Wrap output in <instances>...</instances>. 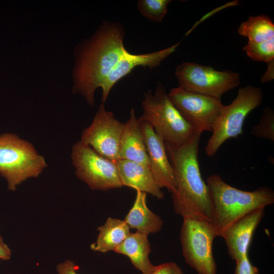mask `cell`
<instances>
[{"label": "cell", "mask_w": 274, "mask_h": 274, "mask_svg": "<svg viewBox=\"0 0 274 274\" xmlns=\"http://www.w3.org/2000/svg\"><path fill=\"white\" fill-rule=\"evenodd\" d=\"M99 234L90 248L94 251L106 253L115 251L130 234V228L124 220L109 217L106 223L97 228Z\"/></svg>", "instance_id": "19"}, {"label": "cell", "mask_w": 274, "mask_h": 274, "mask_svg": "<svg viewBox=\"0 0 274 274\" xmlns=\"http://www.w3.org/2000/svg\"><path fill=\"white\" fill-rule=\"evenodd\" d=\"M265 208L255 210L233 223L225 231L224 238L228 253L235 261L248 255L253 236L264 214Z\"/></svg>", "instance_id": "14"}, {"label": "cell", "mask_w": 274, "mask_h": 274, "mask_svg": "<svg viewBox=\"0 0 274 274\" xmlns=\"http://www.w3.org/2000/svg\"><path fill=\"white\" fill-rule=\"evenodd\" d=\"M213 207V225L217 236L222 237L235 221L249 213L274 202V192L268 187L244 191L226 183L218 175L210 176L206 182Z\"/></svg>", "instance_id": "3"}, {"label": "cell", "mask_w": 274, "mask_h": 274, "mask_svg": "<svg viewBox=\"0 0 274 274\" xmlns=\"http://www.w3.org/2000/svg\"><path fill=\"white\" fill-rule=\"evenodd\" d=\"M170 0H139L137 9L140 13L149 20L161 22L167 11Z\"/></svg>", "instance_id": "21"}, {"label": "cell", "mask_w": 274, "mask_h": 274, "mask_svg": "<svg viewBox=\"0 0 274 274\" xmlns=\"http://www.w3.org/2000/svg\"><path fill=\"white\" fill-rule=\"evenodd\" d=\"M251 133L256 138L274 141V112L270 108L263 110L259 123L252 128Z\"/></svg>", "instance_id": "23"}, {"label": "cell", "mask_w": 274, "mask_h": 274, "mask_svg": "<svg viewBox=\"0 0 274 274\" xmlns=\"http://www.w3.org/2000/svg\"><path fill=\"white\" fill-rule=\"evenodd\" d=\"M151 274H184L182 270L175 262H169L156 266Z\"/></svg>", "instance_id": "25"}, {"label": "cell", "mask_w": 274, "mask_h": 274, "mask_svg": "<svg viewBox=\"0 0 274 274\" xmlns=\"http://www.w3.org/2000/svg\"><path fill=\"white\" fill-rule=\"evenodd\" d=\"M167 95L182 117L196 131H212L224 106L221 97L189 90L180 86L172 88Z\"/></svg>", "instance_id": "10"}, {"label": "cell", "mask_w": 274, "mask_h": 274, "mask_svg": "<svg viewBox=\"0 0 274 274\" xmlns=\"http://www.w3.org/2000/svg\"><path fill=\"white\" fill-rule=\"evenodd\" d=\"M148 234L136 231L130 233L127 238L118 246L114 252L127 256L132 265L143 274H151L156 266L150 261L151 252Z\"/></svg>", "instance_id": "17"}, {"label": "cell", "mask_w": 274, "mask_h": 274, "mask_svg": "<svg viewBox=\"0 0 274 274\" xmlns=\"http://www.w3.org/2000/svg\"><path fill=\"white\" fill-rule=\"evenodd\" d=\"M116 164L123 186L149 193L159 199L164 198V194L149 166L123 159L117 161Z\"/></svg>", "instance_id": "15"}, {"label": "cell", "mask_w": 274, "mask_h": 274, "mask_svg": "<svg viewBox=\"0 0 274 274\" xmlns=\"http://www.w3.org/2000/svg\"><path fill=\"white\" fill-rule=\"evenodd\" d=\"M267 67L261 78V82L266 83L274 79V60L267 63Z\"/></svg>", "instance_id": "27"}, {"label": "cell", "mask_w": 274, "mask_h": 274, "mask_svg": "<svg viewBox=\"0 0 274 274\" xmlns=\"http://www.w3.org/2000/svg\"><path fill=\"white\" fill-rule=\"evenodd\" d=\"M119 160H127L149 167L143 132L134 109H131L129 118L124 123L121 137Z\"/></svg>", "instance_id": "16"}, {"label": "cell", "mask_w": 274, "mask_h": 274, "mask_svg": "<svg viewBox=\"0 0 274 274\" xmlns=\"http://www.w3.org/2000/svg\"><path fill=\"white\" fill-rule=\"evenodd\" d=\"M104 104L100 105L91 124L83 131L80 141L101 156L116 162L119 160L124 123L117 120L112 112L107 111Z\"/></svg>", "instance_id": "11"}, {"label": "cell", "mask_w": 274, "mask_h": 274, "mask_svg": "<svg viewBox=\"0 0 274 274\" xmlns=\"http://www.w3.org/2000/svg\"><path fill=\"white\" fill-rule=\"evenodd\" d=\"M263 94L257 87L246 85L238 89L237 96L228 105H224L205 147L206 154L213 157L227 140L243 133L246 117L259 106Z\"/></svg>", "instance_id": "6"}, {"label": "cell", "mask_w": 274, "mask_h": 274, "mask_svg": "<svg viewBox=\"0 0 274 274\" xmlns=\"http://www.w3.org/2000/svg\"><path fill=\"white\" fill-rule=\"evenodd\" d=\"M201 133L196 131L179 147L165 146L177 184L172 194L175 212L183 218L205 220L213 224V207L207 183L202 179L198 160Z\"/></svg>", "instance_id": "2"}, {"label": "cell", "mask_w": 274, "mask_h": 274, "mask_svg": "<svg viewBox=\"0 0 274 274\" xmlns=\"http://www.w3.org/2000/svg\"><path fill=\"white\" fill-rule=\"evenodd\" d=\"M146 199V193L136 191L134 203L124 221L129 228L149 234L160 231L163 222L159 215L148 209Z\"/></svg>", "instance_id": "18"}, {"label": "cell", "mask_w": 274, "mask_h": 274, "mask_svg": "<svg viewBox=\"0 0 274 274\" xmlns=\"http://www.w3.org/2000/svg\"><path fill=\"white\" fill-rule=\"evenodd\" d=\"M139 122L146 148L149 167L159 186L161 188H166L172 194L176 191L177 184L165 144L150 124L145 121Z\"/></svg>", "instance_id": "13"}, {"label": "cell", "mask_w": 274, "mask_h": 274, "mask_svg": "<svg viewBox=\"0 0 274 274\" xmlns=\"http://www.w3.org/2000/svg\"><path fill=\"white\" fill-rule=\"evenodd\" d=\"M179 45L180 42L160 50L141 54H132L125 49L100 86L102 89L101 103L105 104L115 84L133 69L139 66L150 69L159 66L176 51Z\"/></svg>", "instance_id": "12"}, {"label": "cell", "mask_w": 274, "mask_h": 274, "mask_svg": "<svg viewBox=\"0 0 274 274\" xmlns=\"http://www.w3.org/2000/svg\"><path fill=\"white\" fill-rule=\"evenodd\" d=\"M142 107L139 120L150 124L165 146H181L196 132L170 100L161 83H157L154 92L148 90L144 93Z\"/></svg>", "instance_id": "4"}, {"label": "cell", "mask_w": 274, "mask_h": 274, "mask_svg": "<svg viewBox=\"0 0 274 274\" xmlns=\"http://www.w3.org/2000/svg\"><path fill=\"white\" fill-rule=\"evenodd\" d=\"M47 166L28 142L11 133L0 135V175L7 181L8 190L15 191L27 179L38 177Z\"/></svg>", "instance_id": "5"}, {"label": "cell", "mask_w": 274, "mask_h": 274, "mask_svg": "<svg viewBox=\"0 0 274 274\" xmlns=\"http://www.w3.org/2000/svg\"><path fill=\"white\" fill-rule=\"evenodd\" d=\"M238 34L247 37L248 41L259 43L274 38V24L266 15L250 16L241 23Z\"/></svg>", "instance_id": "20"}, {"label": "cell", "mask_w": 274, "mask_h": 274, "mask_svg": "<svg viewBox=\"0 0 274 274\" xmlns=\"http://www.w3.org/2000/svg\"><path fill=\"white\" fill-rule=\"evenodd\" d=\"M125 33L120 23L104 21L90 38L75 49L73 91L81 94L92 106L95 90L126 49Z\"/></svg>", "instance_id": "1"}, {"label": "cell", "mask_w": 274, "mask_h": 274, "mask_svg": "<svg viewBox=\"0 0 274 274\" xmlns=\"http://www.w3.org/2000/svg\"><path fill=\"white\" fill-rule=\"evenodd\" d=\"M71 157L77 176L91 189L107 191L123 186L116 162L101 156L80 141L73 146Z\"/></svg>", "instance_id": "8"}, {"label": "cell", "mask_w": 274, "mask_h": 274, "mask_svg": "<svg viewBox=\"0 0 274 274\" xmlns=\"http://www.w3.org/2000/svg\"><path fill=\"white\" fill-rule=\"evenodd\" d=\"M234 274H258V268L251 262L248 255L236 261Z\"/></svg>", "instance_id": "24"}, {"label": "cell", "mask_w": 274, "mask_h": 274, "mask_svg": "<svg viewBox=\"0 0 274 274\" xmlns=\"http://www.w3.org/2000/svg\"><path fill=\"white\" fill-rule=\"evenodd\" d=\"M179 86L189 90L221 97L239 84L240 76L231 71H218L195 62H184L175 70Z\"/></svg>", "instance_id": "9"}, {"label": "cell", "mask_w": 274, "mask_h": 274, "mask_svg": "<svg viewBox=\"0 0 274 274\" xmlns=\"http://www.w3.org/2000/svg\"><path fill=\"white\" fill-rule=\"evenodd\" d=\"M243 49L251 59L267 63L274 60V38L259 43L248 41Z\"/></svg>", "instance_id": "22"}, {"label": "cell", "mask_w": 274, "mask_h": 274, "mask_svg": "<svg viewBox=\"0 0 274 274\" xmlns=\"http://www.w3.org/2000/svg\"><path fill=\"white\" fill-rule=\"evenodd\" d=\"M11 251L0 235V259L8 260L11 258Z\"/></svg>", "instance_id": "28"}, {"label": "cell", "mask_w": 274, "mask_h": 274, "mask_svg": "<svg viewBox=\"0 0 274 274\" xmlns=\"http://www.w3.org/2000/svg\"><path fill=\"white\" fill-rule=\"evenodd\" d=\"M78 267L75 263L69 259L58 264L56 270L58 274H77L76 269Z\"/></svg>", "instance_id": "26"}, {"label": "cell", "mask_w": 274, "mask_h": 274, "mask_svg": "<svg viewBox=\"0 0 274 274\" xmlns=\"http://www.w3.org/2000/svg\"><path fill=\"white\" fill-rule=\"evenodd\" d=\"M183 218L180 241L185 261L198 274H216L213 244L217 235L213 225L199 219Z\"/></svg>", "instance_id": "7"}]
</instances>
